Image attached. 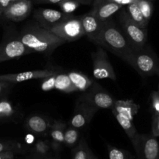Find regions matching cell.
Segmentation results:
<instances>
[{
	"instance_id": "cell-1",
	"label": "cell",
	"mask_w": 159,
	"mask_h": 159,
	"mask_svg": "<svg viewBox=\"0 0 159 159\" xmlns=\"http://www.w3.org/2000/svg\"><path fill=\"white\" fill-rule=\"evenodd\" d=\"M21 41L34 52L50 55L56 48L66 42L53 34L40 23H29L19 34Z\"/></svg>"
},
{
	"instance_id": "cell-2",
	"label": "cell",
	"mask_w": 159,
	"mask_h": 159,
	"mask_svg": "<svg viewBox=\"0 0 159 159\" xmlns=\"http://www.w3.org/2000/svg\"><path fill=\"white\" fill-rule=\"evenodd\" d=\"M93 43L107 49L122 60L133 48L123 31L110 19L103 21L100 32Z\"/></svg>"
},
{
	"instance_id": "cell-3",
	"label": "cell",
	"mask_w": 159,
	"mask_h": 159,
	"mask_svg": "<svg viewBox=\"0 0 159 159\" xmlns=\"http://www.w3.org/2000/svg\"><path fill=\"white\" fill-rule=\"evenodd\" d=\"M124 61L133 67L144 77L157 75L159 77V61L151 48H133L124 58Z\"/></svg>"
},
{
	"instance_id": "cell-4",
	"label": "cell",
	"mask_w": 159,
	"mask_h": 159,
	"mask_svg": "<svg viewBox=\"0 0 159 159\" xmlns=\"http://www.w3.org/2000/svg\"><path fill=\"white\" fill-rule=\"evenodd\" d=\"M119 21L122 27L121 30L133 48H142L146 46L148 39L147 30L135 23L126 9H123L120 12Z\"/></svg>"
},
{
	"instance_id": "cell-5",
	"label": "cell",
	"mask_w": 159,
	"mask_h": 159,
	"mask_svg": "<svg viewBox=\"0 0 159 159\" xmlns=\"http://www.w3.org/2000/svg\"><path fill=\"white\" fill-rule=\"evenodd\" d=\"M48 30L66 43L74 41L85 36L80 17L73 16L71 15L51 26Z\"/></svg>"
},
{
	"instance_id": "cell-6",
	"label": "cell",
	"mask_w": 159,
	"mask_h": 159,
	"mask_svg": "<svg viewBox=\"0 0 159 159\" xmlns=\"http://www.w3.org/2000/svg\"><path fill=\"white\" fill-rule=\"evenodd\" d=\"M79 99L98 110L112 109L116 101L113 96L96 81L93 82L92 86L87 90L86 93L85 92V94L81 96Z\"/></svg>"
},
{
	"instance_id": "cell-7",
	"label": "cell",
	"mask_w": 159,
	"mask_h": 159,
	"mask_svg": "<svg viewBox=\"0 0 159 159\" xmlns=\"http://www.w3.org/2000/svg\"><path fill=\"white\" fill-rule=\"evenodd\" d=\"M93 67V76L96 79H109L116 81V75L113 66L109 61L106 51L102 47L96 48L92 54Z\"/></svg>"
},
{
	"instance_id": "cell-8",
	"label": "cell",
	"mask_w": 159,
	"mask_h": 159,
	"mask_svg": "<svg viewBox=\"0 0 159 159\" xmlns=\"http://www.w3.org/2000/svg\"><path fill=\"white\" fill-rule=\"evenodd\" d=\"M132 144L139 159H159V142L156 137L139 134Z\"/></svg>"
},
{
	"instance_id": "cell-9",
	"label": "cell",
	"mask_w": 159,
	"mask_h": 159,
	"mask_svg": "<svg viewBox=\"0 0 159 159\" xmlns=\"http://www.w3.org/2000/svg\"><path fill=\"white\" fill-rule=\"evenodd\" d=\"M33 52L21 41L19 36L12 37L0 43V62L17 58Z\"/></svg>"
},
{
	"instance_id": "cell-10",
	"label": "cell",
	"mask_w": 159,
	"mask_h": 159,
	"mask_svg": "<svg viewBox=\"0 0 159 159\" xmlns=\"http://www.w3.org/2000/svg\"><path fill=\"white\" fill-rule=\"evenodd\" d=\"M97 111L98 110L96 108L79 99V102L75 107L72 116L70 120V126L77 129L86 127L91 122Z\"/></svg>"
},
{
	"instance_id": "cell-11",
	"label": "cell",
	"mask_w": 159,
	"mask_h": 159,
	"mask_svg": "<svg viewBox=\"0 0 159 159\" xmlns=\"http://www.w3.org/2000/svg\"><path fill=\"white\" fill-rule=\"evenodd\" d=\"M58 71L54 68H45L42 70H34V71H23L14 74L0 75V81L10 82V83H19L34 79H43L48 76L53 75Z\"/></svg>"
},
{
	"instance_id": "cell-12",
	"label": "cell",
	"mask_w": 159,
	"mask_h": 159,
	"mask_svg": "<svg viewBox=\"0 0 159 159\" xmlns=\"http://www.w3.org/2000/svg\"><path fill=\"white\" fill-rule=\"evenodd\" d=\"M32 2L30 0H20L9 5L3 12V15L8 20L18 22L25 20L30 14Z\"/></svg>"
},
{
	"instance_id": "cell-13",
	"label": "cell",
	"mask_w": 159,
	"mask_h": 159,
	"mask_svg": "<svg viewBox=\"0 0 159 159\" xmlns=\"http://www.w3.org/2000/svg\"><path fill=\"white\" fill-rule=\"evenodd\" d=\"M68 16H70V14L52 9H39L34 13L36 21L47 29L68 18Z\"/></svg>"
},
{
	"instance_id": "cell-14",
	"label": "cell",
	"mask_w": 159,
	"mask_h": 159,
	"mask_svg": "<svg viewBox=\"0 0 159 159\" xmlns=\"http://www.w3.org/2000/svg\"><path fill=\"white\" fill-rule=\"evenodd\" d=\"M123 6L117 3L107 1H95L93 8L90 12L93 14L100 21L109 20L115 12L119 11Z\"/></svg>"
},
{
	"instance_id": "cell-15",
	"label": "cell",
	"mask_w": 159,
	"mask_h": 159,
	"mask_svg": "<svg viewBox=\"0 0 159 159\" xmlns=\"http://www.w3.org/2000/svg\"><path fill=\"white\" fill-rule=\"evenodd\" d=\"M80 19L84 34L87 36L89 40L93 42L99 35L103 22L100 21L90 12L82 16Z\"/></svg>"
},
{
	"instance_id": "cell-16",
	"label": "cell",
	"mask_w": 159,
	"mask_h": 159,
	"mask_svg": "<svg viewBox=\"0 0 159 159\" xmlns=\"http://www.w3.org/2000/svg\"><path fill=\"white\" fill-rule=\"evenodd\" d=\"M51 124L44 116L33 115L26 121V127L33 134L43 136L49 132Z\"/></svg>"
},
{
	"instance_id": "cell-17",
	"label": "cell",
	"mask_w": 159,
	"mask_h": 159,
	"mask_svg": "<svg viewBox=\"0 0 159 159\" xmlns=\"http://www.w3.org/2000/svg\"><path fill=\"white\" fill-rule=\"evenodd\" d=\"M67 125L62 120H55L52 123L49 130V134L51 138V148L55 151L60 150L61 144H64V134Z\"/></svg>"
},
{
	"instance_id": "cell-18",
	"label": "cell",
	"mask_w": 159,
	"mask_h": 159,
	"mask_svg": "<svg viewBox=\"0 0 159 159\" xmlns=\"http://www.w3.org/2000/svg\"><path fill=\"white\" fill-rule=\"evenodd\" d=\"M140 106L133 100H116L111 109L112 113H116L134 120L135 115L138 113Z\"/></svg>"
},
{
	"instance_id": "cell-19",
	"label": "cell",
	"mask_w": 159,
	"mask_h": 159,
	"mask_svg": "<svg viewBox=\"0 0 159 159\" xmlns=\"http://www.w3.org/2000/svg\"><path fill=\"white\" fill-rule=\"evenodd\" d=\"M67 74L77 91L79 92H86L94 82V80L89 78L86 75L79 71H69Z\"/></svg>"
},
{
	"instance_id": "cell-20",
	"label": "cell",
	"mask_w": 159,
	"mask_h": 159,
	"mask_svg": "<svg viewBox=\"0 0 159 159\" xmlns=\"http://www.w3.org/2000/svg\"><path fill=\"white\" fill-rule=\"evenodd\" d=\"M113 114L114 115L115 118L119 123L120 127L123 128V130H124V132L127 134V137L130 140L132 144H134L138 138V135H139V134L137 131L136 127L134 125V120L130 117H127V116L119 114V113H113Z\"/></svg>"
},
{
	"instance_id": "cell-21",
	"label": "cell",
	"mask_w": 159,
	"mask_h": 159,
	"mask_svg": "<svg viewBox=\"0 0 159 159\" xmlns=\"http://www.w3.org/2000/svg\"><path fill=\"white\" fill-rule=\"evenodd\" d=\"M54 89L65 93H71L78 92L75 87L70 80L67 73H57L55 75Z\"/></svg>"
},
{
	"instance_id": "cell-22",
	"label": "cell",
	"mask_w": 159,
	"mask_h": 159,
	"mask_svg": "<svg viewBox=\"0 0 159 159\" xmlns=\"http://www.w3.org/2000/svg\"><path fill=\"white\" fill-rule=\"evenodd\" d=\"M127 12H128L129 16L131 18V20L135 23L141 26L143 29H146L148 25V21L145 20V18L143 16L139 6H138L137 2L131 3V4L127 5Z\"/></svg>"
},
{
	"instance_id": "cell-23",
	"label": "cell",
	"mask_w": 159,
	"mask_h": 159,
	"mask_svg": "<svg viewBox=\"0 0 159 159\" xmlns=\"http://www.w3.org/2000/svg\"><path fill=\"white\" fill-rule=\"evenodd\" d=\"M16 114L17 109L12 102L6 99L0 100V120H10Z\"/></svg>"
},
{
	"instance_id": "cell-24",
	"label": "cell",
	"mask_w": 159,
	"mask_h": 159,
	"mask_svg": "<svg viewBox=\"0 0 159 159\" xmlns=\"http://www.w3.org/2000/svg\"><path fill=\"white\" fill-rule=\"evenodd\" d=\"M79 129L69 126L65 128L64 134V144L68 147H74L79 141Z\"/></svg>"
},
{
	"instance_id": "cell-25",
	"label": "cell",
	"mask_w": 159,
	"mask_h": 159,
	"mask_svg": "<svg viewBox=\"0 0 159 159\" xmlns=\"http://www.w3.org/2000/svg\"><path fill=\"white\" fill-rule=\"evenodd\" d=\"M89 151L86 141L82 138L73 150L72 159H88Z\"/></svg>"
},
{
	"instance_id": "cell-26",
	"label": "cell",
	"mask_w": 159,
	"mask_h": 159,
	"mask_svg": "<svg viewBox=\"0 0 159 159\" xmlns=\"http://www.w3.org/2000/svg\"><path fill=\"white\" fill-rule=\"evenodd\" d=\"M107 150L109 159H133V157L127 151L117 148L110 144H107Z\"/></svg>"
},
{
	"instance_id": "cell-27",
	"label": "cell",
	"mask_w": 159,
	"mask_h": 159,
	"mask_svg": "<svg viewBox=\"0 0 159 159\" xmlns=\"http://www.w3.org/2000/svg\"><path fill=\"white\" fill-rule=\"evenodd\" d=\"M137 4L139 6L145 20L149 22L153 13V3L152 0H140L137 2Z\"/></svg>"
},
{
	"instance_id": "cell-28",
	"label": "cell",
	"mask_w": 159,
	"mask_h": 159,
	"mask_svg": "<svg viewBox=\"0 0 159 159\" xmlns=\"http://www.w3.org/2000/svg\"><path fill=\"white\" fill-rule=\"evenodd\" d=\"M50 148H51V144L48 141L40 140L34 144L33 150L37 155H40V156H43L49 152Z\"/></svg>"
},
{
	"instance_id": "cell-29",
	"label": "cell",
	"mask_w": 159,
	"mask_h": 159,
	"mask_svg": "<svg viewBox=\"0 0 159 159\" xmlns=\"http://www.w3.org/2000/svg\"><path fill=\"white\" fill-rule=\"evenodd\" d=\"M58 4L59 6H60L61 9L63 11V12L67 14H69L71 13V12H74V11L81 5L80 3L78 2L72 1V0L61 2Z\"/></svg>"
},
{
	"instance_id": "cell-30",
	"label": "cell",
	"mask_w": 159,
	"mask_h": 159,
	"mask_svg": "<svg viewBox=\"0 0 159 159\" xmlns=\"http://www.w3.org/2000/svg\"><path fill=\"white\" fill-rule=\"evenodd\" d=\"M58 73V72H57ZM57 74V73H56ZM48 76L42 79V82L40 83V89L42 91L48 92L51 90L54 89V82H55V75Z\"/></svg>"
},
{
	"instance_id": "cell-31",
	"label": "cell",
	"mask_w": 159,
	"mask_h": 159,
	"mask_svg": "<svg viewBox=\"0 0 159 159\" xmlns=\"http://www.w3.org/2000/svg\"><path fill=\"white\" fill-rule=\"evenodd\" d=\"M152 100V110L154 114H159V93L158 91H153L151 94Z\"/></svg>"
},
{
	"instance_id": "cell-32",
	"label": "cell",
	"mask_w": 159,
	"mask_h": 159,
	"mask_svg": "<svg viewBox=\"0 0 159 159\" xmlns=\"http://www.w3.org/2000/svg\"><path fill=\"white\" fill-rule=\"evenodd\" d=\"M38 2H43V3H59L61 2L64 1H69V0H36ZM72 1H76L80 3L81 5H90L92 3L93 0H72Z\"/></svg>"
},
{
	"instance_id": "cell-33",
	"label": "cell",
	"mask_w": 159,
	"mask_h": 159,
	"mask_svg": "<svg viewBox=\"0 0 159 159\" xmlns=\"http://www.w3.org/2000/svg\"><path fill=\"white\" fill-rule=\"evenodd\" d=\"M152 135L159 137V114H154L152 120Z\"/></svg>"
},
{
	"instance_id": "cell-34",
	"label": "cell",
	"mask_w": 159,
	"mask_h": 159,
	"mask_svg": "<svg viewBox=\"0 0 159 159\" xmlns=\"http://www.w3.org/2000/svg\"><path fill=\"white\" fill-rule=\"evenodd\" d=\"M16 146L15 144H12L11 143L0 141V153L5 152H14V150L16 149Z\"/></svg>"
},
{
	"instance_id": "cell-35",
	"label": "cell",
	"mask_w": 159,
	"mask_h": 159,
	"mask_svg": "<svg viewBox=\"0 0 159 159\" xmlns=\"http://www.w3.org/2000/svg\"><path fill=\"white\" fill-rule=\"evenodd\" d=\"M12 84V83H10V82L0 81V97H2L8 91V89L10 88Z\"/></svg>"
},
{
	"instance_id": "cell-36",
	"label": "cell",
	"mask_w": 159,
	"mask_h": 159,
	"mask_svg": "<svg viewBox=\"0 0 159 159\" xmlns=\"http://www.w3.org/2000/svg\"><path fill=\"white\" fill-rule=\"evenodd\" d=\"M95 1H107V2H112L117 3V4L121 5L122 6H127L131 3L137 2L140 1V0H95Z\"/></svg>"
},
{
	"instance_id": "cell-37",
	"label": "cell",
	"mask_w": 159,
	"mask_h": 159,
	"mask_svg": "<svg viewBox=\"0 0 159 159\" xmlns=\"http://www.w3.org/2000/svg\"><path fill=\"white\" fill-rule=\"evenodd\" d=\"M11 3V0H0V15L3 13L5 9Z\"/></svg>"
},
{
	"instance_id": "cell-38",
	"label": "cell",
	"mask_w": 159,
	"mask_h": 159,
	"mask_svg": "<svg viewBox=\"0 0 159 159\" xmlns=\"http://www.w3.org/2000/svg\"><path fill=\"white\" fill-rule=\"evenodd\" d=\"M0 159H14V152H1Z\"/></svg>"
},
{
	"instance_id": "cell-39",
	"label": "cell",
	"mask_w": 159,
	"mask_h": 159,
	"mask_svg": "<svg viewBox=\"0 0 159 159\" xmlns=\"http://www.w3.org/2000/svg\"><path fill=\"white\" fill-rule=\"evenodd\" d=\"M88 159H98V158L96 156V155H94V154H93V152H92L91 150H90L89 151V154Z\"/></svg>"
},
{
	"instance_id": "cell-40",
	"label": "cell",
	"mask_w": 159,
	"mask_h": 159,
	"mask_svg": "<svg viewBox=\"0 0 159 159\" xmlns=\"http://www.w3.org/2000/svg\"><path fill=\"white\" fill-rule=\"evenodd\" d=\"M16 1H20V0H11V2H16Z\"/></svg>"
},
{
	"instance_id": "cell-41",
	"label": "cell",
	"mask_w": 159,
	"mask_h": 159,
	"mask_svg": "<svg viewBox=\"0 0 159 159\" xmlns=\"http://www.w3.org/2000/svg\"><path fill=\"white\" fill-rule=\"evenodd\" d=\"M158 93H159V84H158Z\"/></svg>"
},
{
	"instance_id": "cell-42",
	"label": "cell",
	"mask_w": 159,
	"mask_h": 159,
	"mask_svg": "<svg viewBox=\"0 0 159 159\" xmlns=\"http://www.w3.org/2000/svg\"></svg>"
},
{
	"instance_id": "cell-43",
	"label": "cell",
	"mask_w": 159,
	"mask_h": 159,
	"mask_svg": "<svg viewBox=\"0 0 159 159\" xmlns=\"http://www.w3.org/2000/svg\"><path fill=\"white\" fill-rule=\"evenodd\" d=\"M133 159H134V158H133Z\"/></svg>"
}]
</instances>
